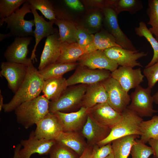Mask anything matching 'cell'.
I'll return each instance as SVG.
<instances>
[{"label": "cell", "instance_id": "obj_1", "mask_svg": "<svg viewBox=\"0 0 158 158\" xmlns=\"http://www.w3.org/2000/svg\"><path fill=\"white\" fill-rule=\"evenodd\" d=\"M26 77L11 100L4 104L5 112H11L23 103L35 99L42 91L44 80L32 62L28 66Z\"/></svg>", "mask_w": 158, "mask_h": 158}, {"label": "cell", "instance_id": "obj_2", "mask_svg": "<svg viewBox=\"0 0 158 158\" xmlns=\"http://www.w3.org/2000/svg\"><path fill=\"white\" fill-rule=\"evenodd\" d=\"M50 102L43 95L23 103L14 110L17 121L26 129L36 124L49 112Z\"/></svg>", "mask_w": 158, "mask_h": 158}, {"label": "cell", "instance_id": "obj_3", "mask_svg": "<svg viewBox=\"0 0 158 158\" xmlns=\"http://www.w3.org/2000/svg\"><path fill=\"white\" fill-rule=\"evenodd\" d=\"M87 85L79 84L68 87L57 99L50 102L49 112L69 113L79 110L82 107Z\"/></svg>", "mask_w": 158, "mask_h": 158}, {"label": "cell", "instance_id": "obj_4", "mask_svg": "<svg viewBox=\"0 0 158 158\" xmlns=\"http://www.w3.org/2000/svg\"><path fill=\"white\" fill-rule=\"evenodd\" d=\"M121 120L111 129L108 136L97 144L99 147L104 145L121 137L131 135H141L140 126L142 118L127 108L122 113Z\"/></svg>", "mask_w": 158, "mask_h": 158}, {"label": "cell", "instance_id": "obj_5", "mask_svg": "<svg viewBox=\"0 0 158 158\" xmlns=\"http://www.w3.org/2000/svg\"><path fill=\"white\" fill-rule=\"evenodd\" d=\"M29 13H32L31 5L27 0L21 8L12 15L0 21V26H2L5 22L7 24L6 29H9L15 37L34 36V19L27 20L24 19L25 15Z\"/></svg>", "mask_w": 158, "mask_h": 158}, {"label": "cell", "instance_id": "obj_6", "mask_svg": "<svg viewBox=\"0 0 158 158\" xmlns=\"http://www.w3.org/2000/svg\"><path fill=\"white\" fill-rule=\"evenodd\" d=\"M56 142L55 140L39 139L32 131L27 139L22 140L20 144L16 147L13 158H30L36 153L40 155L48 154Z\"/></svg>", "mask_w": 158, "mask_h": 158}, {"label": "cell", "instance_id": "obj_7", "mask_svg": "<svg viewBox=\"0 0 158 158\" xmlns=\"http://www.w3.org/2000/svg\"><path fill=\"white\" fill-rule=\"evenodd\" d=\"M130 95L131 102L127 109L136 112L141 117H151L158 110L153 109L154 100L151 89L145 88L140 85L135 88Z\"/></svg>", "mask_w": 158, "mask_h": 158}, {"label": "cell", "instance_id": "obj_8", "mask_svg": "<svg viewBox=\"0 0 158 158\" xmlns=\"http://www.w3.org/2000/svg\"><path fill=\"white\" fill-rule=\"evenodd\" d=\"M103 11L104 29L114 38L117 44L124 49L133 51L137 50L131 40L121 29L118 22V14L114 9L108 6L104 8Z\"/></svg>", "mask_w": 158, "mask_h": 158}, {"label": "cell", "instance_id": "obj_9", "mask_svg": "<svg viewBox=\"0 0 158 158\" xmlns=\"http://www.w3.org/2000/svg\"><path fill=\"white\" fill-rule=\"evenodd\" d=\"M102 83L107 94V103L116 111L122 113L129 104L130 95L111 76Z\"/></svg>", "mask_w": 158, "mask_h": 158}, {"label": "cell", "instance_id": "obj_10", "mask_svg": "<svg viewBox=\"0 0 158 158\" xmlns=\"http://www.w3.org/2000/svg\"><path fill=\"white\" fill-rule=\"evenodd\" d=\"M111 72L93 69L78 65L75 72L67 79L68 87L79 84L91 85L102 82L111 77Z\"/></svg>", "mask_w": 158, "mask_h": 158}, {"label": "cell", "instance_id": "obj_11", "mask_svg": "<svg viewBox=\"0 0 158 158\" xmlns=\"http://www.w3.org/2000/svg\"><path fill=\"white\" fill-rule=\"evenodd\" d=\"M103 51L109 59L118 65L133 68L136 66L143 67L137 60L146 56L148 54L147 52L144 51L139 52V50L131 51L116 46L108 48Z\"/></svg>", "mask_w": 158, "mask_h": 158}, {"label": "cell", "instance_id": "obj_12", "mask_svg": "<svg viewBox=\"0 0 158 158\" xmlns=\"http://www.w3.org/2000/svg\"><path fill=\"white\" fill-rule=\"evenodd\" d=\"M32 39L31 37H15L4 54L7 61L23 64L27 66L29 65L32 61L27 56L28 47Z\"/></svg>", "mask_w": 158, "mask_h": 158}, {"label": "cell", "instance_id": "obj_13", "mask_svg": "<svg viewBox=\"0 0 158 158\" xmlns=\"http://www.w3.org/2000/svg\"><path fill=\"white\" fill-rule=\"evenodd\" d=\"M0 68V75L5 78L9 87L15 93L26 77L28 67L23 64L7 61L2 62Z\"/></svg>", "mask_w": 158, "mask_h": 158}, {"label": "cell", "instance_id": "obj_14", "mask_svg": "<svg viewBox=\"0 0 158 158\" xmlns=\"http://www.w3.org/2000/svg\"><path fill=\"white\" fill-rule=\"evenodd\" d=\"M88 114L101 125L111 129L122 119V113L114 109L107 102L88 109Z\"/></svg>", "mask_w": 158, "mask_h": 158}, {"label": "cell", "instance_id": "obj_15", "mask_svg": "<svg viewBox=\"0 0 158 158\" xmlns=\"http://www.w3.org/2000/svg\"><path fill=\"white\" fill-rule=\"evenodd\" d=\"M88 109L82 107L75 112L54 113L58 118L63 131L81 132L85 124L88 115Z\"/></svg>", "mask_w": 158, "mask_h": 158}, {"label": "cell", "instance_id": "obj_16", "mask_svg": "<svg viewBox=\"0 0 158 158\" xmlns=\"http://www.w3.org/2000/svg\"><path fill=\"white\" fill-rule=\"evenodd\" d=\"M36 125L35 134L39 139L55 140L63 131L58 118L52 112H49Z\"/></svg>", "mask_w": 158, "mask_h": 158}, {"label": "cell", "instance_id": "obj_17", "mask_svg": "<svg viewBox=\"0 0 158 158\" xmlns=\"http://www.w3.org/2000/svg\"><path fill=\"white\" fill-rule=\"evenodd\" d=\"M111 76L117 80L125 91L135 88L144 81V75L140 68L120 66L111 72Z\"/></svg>", "mask_w": 158, "mask_h": 158}, {"label": "cell", "instance_id": "obj_18", "mask_svg": "<svg viewBox=\"0 0 158 158\" xmlns=\"http://www.w3.org/2000/svg\"><path fill=\"white\" fill-rule=\"evenodd\" d=\"M56 19L54 24L59 29L60 40L61 43L76 42L75 34L79 25L71 20V18L65 11L55 8Z\"/></svg>", "mask_w": 158, "mask_h": 158}, {"label": "cell", "instance_id": "obj_19", "mask_svg": "<svg viewBox=\"0 0 158 158\" xmlns=\"http://www.w3.org/2000/svg\"><path fill=\"white\" fill-rule=\"evenodd\" d=\"M78 64L93 69H103L111 72L118 68V65L109 59L103 50H97L83 55L78 61Z\"/></svg>", "mask_w": 158, "mask_h": 158}, {"label": "cell", "instance_id": "obj_20", "mask_svg": "<svg viewBox=\"0 0 158 158\" xmlns=\"http://www.w3.org/2000/svg\"><path fill=\"white\" fill-rule=\"evenodd\" d=\"M31 9L34 16L35 29L34 30V36L35 38V44L32 50L30 59L34 63L37 61L35 52L37 46L40 41L44 37L58 32L56 28L53 26L55 20H45L42 16H40L37 10L31 5Z\"/></svg>", "mask_w": 158, "mask_h": 158}, {"label": "cell", "instance_id": "obj_21", "mask_svg": "<svg viewBox=\"0 0 158 158\" xmlns=\"http://www.w3.org/2000/svg\"><path fill=\"white\" fill-rule=\"evenodd\" d=\"M61 43L58 32L47 37L40 57L39 71L57 62L61 54Z\"/></svg>", "mask_w": 158, "mask_h": 158}, {"label": "cell", "instance_id": "obj_22", "mask_svg": "<svg viewBox=\"0 0 158 158\" xmlns=\"http://www.w3.org/2000/svg\"><path fill=\"white\" fill-rule=\"evenodd\" d=\"M111 130V129L100 124L88 114L81 133L87 145L93 146L106 138Z\"/></svg>", "mask_w": 158, "mask_h": 158}, {"label": "cell", "instance_id": "obj_23", "mask_svg": "<svg viewBox=\"0 0 158 158\" xmlns=\"http://www.w3.org/2000/svg\"><path fill=\"white\" fill-rule=\"evenodd\" d=\"M108 96L102 82L87 85L82 107L90 108L99 104L107 102Z\"/></svg>", "mask_w": 158, "mask_h": 158}, {"label": "cell", "instance_id": "obj_24", "mask_svg": "<svg viewBox=\"0 0 158 158\" xmlns=\"http://www.w3.org/2000/svg\"><path fill=\"white\" fill-rule=\"evenodd\" d=\"M55 140L73 150L80 156L88 145L80 132L63 131Z\"/></svg>", "mask_w": 158, "mask_h": 158}, {"label": "cell", "instance_id": "obj_25", "mask_svg": "<svg viewBox=\"0 0 158 158\" xmlns=\"http://www.w3.org/2000/svg\"><path fill=\"white\" fill-rule=\"evenodd\" d=\"M68 87L67 79L63 76L44 80L42 92L50 101L57 99Z\"/></svg>", "mask_w": 158, "mask_h": 158}, {"label": "cell", "instance_id": "obj_26", "mask_svg": "<svg viewBox=\"0 0 158 158\" xmlns=\"http://www.w3.org/2000/svg\"><path fill=\"white\" fill-rule=\"evenodd\" d=\"M115 46L121 47L117 44L114 38L105 29L103 28L94 34L92 42L85 47V48L86 54H88Z\"/></svg>", "mask_w": 158, "mask_h": 158}, {"label": "cell", "instance_id": "obj_27", "mask_svg": "<svg viewBox=\"0 0 158 158\" xmlns=\"http://www.w3.org/2000/svg\"><path fill=\"white\" fill-rule=\"evenodd\" d=\"M86 54L85 47L80 46L77 42L61 43L60 55L56 62L75 63L83 55Z\"/></svg>", "mask_w": 158, "mask_h": 158}, {"label": "cell", "instance_id": "obj_28", "mask_svg": "<svg viewBox=\"0 0 158 158\" xmlns=\"http://www.w3.org/2000/svg\"><path fill=\"white\" fill-rule=\"evenodd\" d=\"M140 136L131 135L113 140L111 144L115 158H127L130 153L132 146L135 142L136 138Z\"/></svg>", "mask_w": 158, "mask_h": 158}, {"label": "cell", "instance_id": "obj_29", "mask_svg": "<svg viewBox=\"0 0 158 158\" xmlns=\"http://www.w3.org/2000/svg\"><path fill=\"white\" fill-rule=\"evenodd\" d=\"M78 65L77 63H55L39 71L44 80L63 76L65 73L75 69Z\"/></svg>", "mask_w": 158, "mask_h": 158}, {"label": "cell", "instance_id": "obj_30", "mask_svg": "<svg viewBox=\"0 0 158 158\" xmlns=\"http://www.w3.org/2000/svg\"><path fill=\"white\" fill-rule=\"evenodd\" d=\"M83 25H80L92 34L96 33L103 28L104 15L103 10H96L88 12Z\"/></svg>", "mask_w": 158, "mask_h": 158}, {"label": "cell", "instance_id": "obj_31", "mask_svg": "<svg viewBox=\"0 0 158 158\" xmlns=\"http://www.w3.org/2000/svg\"><path fill=\"white\" fill-rule=\"evenodd\" d=\"M136 34L140 37H144L150 44L153 50V56L151 61L145 68L150 67L158 61V42L143 21L139 23L138 27L135 28Z\"/></svg>", "mask_w": 158, "mask_h": 158}, {"label": "cell", "instance_id": "obj_32", "mask_svg": "<svg viewBox=\"0 0 158 158\" xmlns=\"http://www.w3.org/2000/svg\"><path fill=\"white\" fill-rule=\"evenodd\" d=\"M109 6L113 7L118 14L123 11L134 14L143 7L142 1L140 0H109Z\"/></svg>", "mask_w": 158, "mask_h": 158}, {"label": "cell", "instance_id": "obj_33", "mask_svg": "<svg viewBox=\"0 0 158 158\" xmlns=\"http://www.w3.org/2000/svg\"><path fill=\"white\" fill-rule=\"evenodd\" d=\"M140 140L145 144L150 139L158 138V116H154L147 121H142L140 126Z\"/></svg>", "mask_w": 158, "mask_h": 158}, {"label": "cell", "instance_id": "obj_34", "mask_svg": "<svg viewBox=\"0 0 158 158\" xmlns=\"http://www.w3.org/2000/svg\"><path fill=\"white\" fill-rule=\"evenodd\" d=\"M146 13L149 20L147 24L151 27L149 29L158 42V0H149Z\"/></svg>", "mask_w": 158, "mask_h": 158}, {"label": "cell", "instance_id": "obj_35", "mask_svg": "<svg viewBox=\"0 0 158 158\" xmlns=\"http://www.w3.org/2000/svg\"><path fill=\"white\" fill-rule=\"evenodd\" d=\"M30 4L36 10L40 11L49 20H55V8L48 0H27Z\"/></svg>", "mask_w": 158, "mask_h": 158}, {"label": "cell", "instance_id": "obj_36", "mask_svg": "<svg viewBox=\"0 0 158 158\" xmlns=\"http://www.w3.org/2000/svg\"><path fill=\"white\" fill-rule=\"evenodd\" d=\"M27 1L26 0H0V21L11 16Z\"/></svg>", "mask_w": 158, "mask_h": 158}, {"label": "cell", "instance_id": "obj_37", "mask_svg": "<svg viewBox=\"0 0 158 158\" xmlns=\"http://www.w3.org/2000/svg\"><path fill=\"white\" fill-rule=\"evenodd\" d=\"M49 154V158H79L80 157L73 150L56 141Z\"/></svg>", "mask_w": 158, "mask_h": 158}, {"label": "cell", "instance_id": "obj_38", "mask_svg": "<svg viewBox=\"0 0 158 158\" xmlns=\"http://www.w3.org/2000/svg\"><path fill=\"white\" fill-rule=\"evenodd\" d=\"M130 153L132 158H148L153 152L151 147L146 145L140 139H136Z\"/></svg>", "mask_w": 158, "mask_h": 158}, {"label": "cell", "instance_id": "obj_39", "mask_svg": "<svg viewBox=\"0 0 158 158\" xmlns=\"http://www.w3.org/2000/svg\"><path fill=\"white\" fill-rule=\"evenodd\" d=\"M143 73L147 81L148 87L152 89L158 82V61L152 66L145 68Z\"/></svg>", "mask_w": 158, "mask_h": 158}, {"label": "cell", "instance_id": "obj_40", "mask_svg": "<svg viewBox=\"0 0 158 158\" xmlns=\"http://www.w3.org/2000/svg\"><path fill=\"white\" fill-rule=\"evenodd\" d=\"M93 35L79 25L75 34L76 42L80 46L85 47L92 42Z\"/></svg>", "mask_w": 158, "mask_h": 158}, {"label": "cell", "instance_id": "obj_41", "mask_svg": "<svg viewBox=\"0 0 158 158\" xmlns=\"http://www.w3.org/2000/svg\"><path fill=\"white\" fill-rule=\"evenodd\" d=\"M112 152L111 143L101 147L97 144L92 146V156L93 158H105Z\"/></svg>", "mask_w": 158, "mask_h": 158}, {"label": "cell", "instance_id": "obj_42", "mask_svg": "<svg viewBox=\"0 0 158 158\" xmlns=\"http://www.w3.org/2000/svg\"><path fill=\"white\" fill-rule=\"evenodd\" d=\"M83 1L88 12L96 10H103L107 6V0H86Z\"/></svg>", "mask_w": 158, "mask_h": 158}, {"label": "cell", "instance_id": "obj_43", "mask_svg": "<svg viewBox=\"0 0 158 158\" xmlns=\"http://www.w3.org/2000/svg\"><path fill=\"white\" fill-rule=\"evenodd\" d=\"M66 4L71 9L77 11H82L84 9V6L82 3L78 0H65Z\"/></svg>", "mask_w": 158, "mask_h": 158}, {"label": "cell", "instance_id": "obj_44", "mask_svg": "<svg viewBox=\"0 0 158 158\" xmlns=\"http://www.w3.org/2000/svg\"><path fill=\"white\" fill-rule=\"evenodd\" d=\"M148 142L153 150L154 157L158 158V138H151Z\"/></svg>", "mask_w": 158, "mask_h": 158}, {"label": "cell", "instance_id": "obj_45", "mask_svg": "<svg viewBox=\"0 0 158 158\" xmlns=\"http://www.w3.org/2000/svg\"><path fill=\"white\" fill-rule=\"evenodd\" d=\"M92 146L88 145L83 153L79 158H93L92 156Z\"/></svg>", "mask_w": 158, "mask_h": 158}, {"label": "cell", "instance_id": "obj_46", "mask_svg": "<svg viewBox=\"0 0 158 158\" xmlns=\"http://www.w3.org/2000/svg\"><path fill=\"white\" fill-rule=\"evenodd\" d=\"M13 36L12 34L9 32L6 34H0V42L9 37Z\"/></svg>", "mask_w": 158, "mask_h": 158}, {"label": "cell", "instance_id": "obj_47", "mask_svg": "<svg viewBox=\"0 0 158 158\" xmlns=\"http://www.w3.org/2000/svg\"><path fill=\"white\" fill-rule=\"evenodd\" d=\"M3 97L1 94V90L0 91V111H1L3 108L4 104L3 103Z\"/></svg>", "mask_w": 158, "mask_h": 158}, {"label": "cell", "instance_id": "obj_48", "mask_svg": "<svg viewBox=\"0 0 158 158\" xmlns=\"http://www.w3.org/2000/svg\"><path fill=\"white\" fill-rule=\"evenodd\" d=\"M154 100V102L158 105V90L152 96Z\"/></svg>", "mask_w": 158, "mask_h": 158}, {"label": "cell", "instance_id": "obj_49", "mask_svg": "<svg viewBox=\"0 0 158 158\" xmlns=\"http://www.w3.org/2000/svg\"><path fill=\"white\" fill-rule=\"evenodd\" d=\"M105 158H115V157L113 152H112Z\"/></svg>", "mask_w": 158, "mask_h": 158}, {"label": "cell", "instance_id": "obj_50", "mask_svg": "<svg viewBox=\"0 0 158 158\" xmlns=\"http://www.w3.org/2000/svg\"><path fill=\"white\" fill-rule=\"evenodd\" d=\"M45 158V157H43V158Z\"/></svg>", "mask_w": 158, "mask_h": 158}]
</instances>
